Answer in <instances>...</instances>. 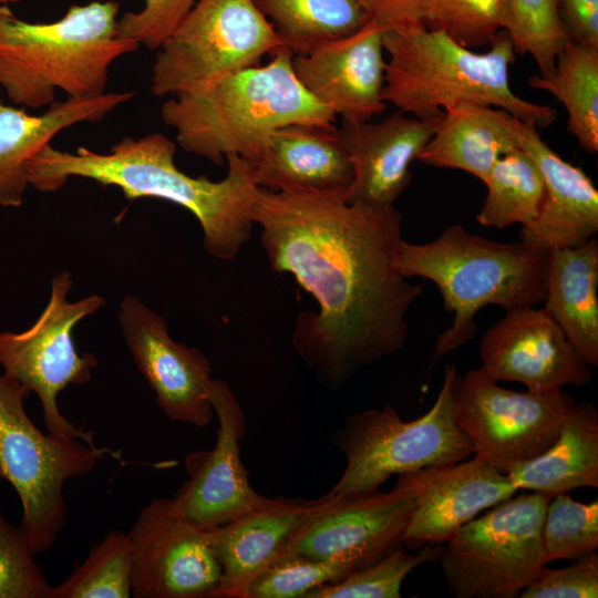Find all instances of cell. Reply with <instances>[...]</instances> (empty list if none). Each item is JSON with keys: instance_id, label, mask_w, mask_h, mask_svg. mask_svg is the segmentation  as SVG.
<instances>
[{"instance_id": "obj_1", "label": "cell", "mask_w": 598, "mask_h": 598, "mask_svg": "<svg viewBox=\"0 0 598 598\" xmlns=\"http://www.w3.org/2000/svg\"><path fill=\"white\" fill-rule=\"evenodd\" d=\"M250 215L271 269L292 275L317 301V311L298 315L292 343L323 386L336 390L402 350L423 286L395 267L403 216L394 205L258 187Z\"/></svg>"}, {"instance_id": "obj_2", "label": "cell", "mask_w": 598, "mask_h": 598, "mask_svg": "<svg viewBox=\"0 0 598 598\" xmlns=\"http://www.w3.org/2000/svg\"><path fill=\"white\" fill-rule=\"evenodd\" d=\"M175 144L161 133L124 137L109 153L79 147L63 152L51 144L28 162L29 185L41 192L60 189L70 177L118 187L125 198L155 197L182 206L198 220L208 254L231 260L250 236L256 189L255 165L237 155L226 157L220 181L193 177L175 164Z\"/></svg>"}, {"instance_id": "obj_3", "label": "cell", "mask_w": 598, "mask_h": 598, "mask_svg": "<svg viewBox=\"0 0 598 598\" xmlns=\"http://www.w3.org/2000/svg\"><path fill=\"white\" fill-rule=\"evenodd\" d=\"M264 65L247 68L175 94L163 122L186 152L221 165L228 155L257 162L270 134L289 124L333 126L336 115L299 83L293 54L277 49Z\"/></svg>"}, {"instance_id": "obj_4", "label": "cell", "mask_w": 598, "mask_h": 598, "mask_svg": "<svg viewBox=\"0 0 598 598\" xmlns=\"http://www.w3.org/2000/svg\"><path fill=\"white\" fill-rule=\"evenodd\" d=\"M485 52L464 47L443 31L416 25L386 28L383 100L420 118L437 117L460 102L507 111L520 121L547 127L556 110L526 101L509 85L516 51L501 30Z\"/></svg>"}, {"instance_id": "obj_5", "label": "cell", "mask_w": 598, "mask_h": 598, "mask_svg": "<svg viewBox=\"0 0 598 598\" xmlns=\"http://www.w3.org/2000/svg\"><path fill=\"white\" fill-rule=\"evenodd\" d=\"M116 1L73 4L53 22L19 19L0 4V86L16 104L39 109L105 93L111 64L140 44L118 32Z\"/></svg>"}, {"instance_id": "obj_6", "label": "cell", "mask_w": 598, "mask_h": 598, "mask_svg": "<svg viewBox=\"0 0 598 598\" xmlns=\"http://www.w3.org/2000/svg\"><path fill=\"white\" fill-rule=\"evenodd\" d=\"M548 254L520 240H489L458 224L430 243L402 239L395 257L399 272L434 282L444 309L454 313L451 327L436 341L434 358L445 357L474 338L475 315L483 307L497 305L508 311L544 302Z\"/></svg>"}, {"instance_id": "obj_7", "label": "cell", "mask_w": 598, "mask_h": 598, "mask_svg": "<svg viewBox=\"0 0 598 598\" xmlns=\"http://www.w3.org/2000/svg\"><path fill=\"white\" fill-rule=\"evenodd\" d=\"M462 377L445 368L444 380L431 409L404 422L390 405L351 414L333 435V445L347 465L328 494L378 489L392 475L466 460L475 454L456 421Z\"/></svg>"}, {"instance_id": "obj_8", "label": "cell", "mask_w": 598, "mask_h": 598, "mask_svg": "<svg viewBox=\"0 0 598 598\" xmlns=\"http://www.w3.org/2000/svg\"><path fill=\"white\" fill-rule=\"evenodd\" d=\"M29 394L11 375H0V480L18 493L19 527L39 554L53 547L66 524L65 482L90 473L109 451L79 439L44 434L25 412Z\"/></svg>"}, {"instance_id": "obj_9", "label": "cell", "mask_w": 598, "mask_h": 598, "mask_svg": "<svg viewBox=\"0 0 598 598\" xmlns=\"http://www.w3.org/2000/svg\"><path fill=\"white\" fill-rule=\"evenodd\" d=\"M551 496L532 492L458 527L440 563L457 598H515L547 566L542 529Z\"/></svg>"}, {"instance_id": "obj_10", "label": "cell", "mask_w": 598, "mask_h": 598, "mask_svg": "<svg viewBox=\"0 0 598 598\" xmlns=\"http://www.w3.org/2000/svg\"><path fill=\"white\" fill-rule=\"evenodd\" d=\"M283 47L254 0H197L158 48L151 91L178 94L260 64Z\"/></svg>"}, {"instance_id": "obj_11", "label": "cell", "mask_w": 598, "mask_h": 598, "mask_svg": "<svg viewBox=\"0 0 598 598\" xmlns=\"http://www.w3.org/2000/svg\"><path fill=\"white\" fill-rule=\"evenodd\" d=\"M70 272L56 275L49 302L38 320L22 332H0V365L41 402L49 433L79 439L94 446L93 434L76 429L60 411L58 394L69 384H84L92 378L97 359L80 354L72 339L75 324L105 305L93 295L76 302L68 300Z\"/></svg>"}, {"instance_id": "obj_12", "label": "cell", "mask_w": 598, "mask_h": 598, "mask_svg": "<svg viewBox=\"0 0 598 598\" xmlns=\"http://www.w3.org/2000/svg\"><path fill=\"white\" fill-rule=\"evenodd\" d=\"M574 404L563 391L544 395L502 388L477 368L462 377L456 421L475 454L507 474L553 445Z\"/></svg>"}, {"instance_id": "obj_13", "label": "cell", "mask_w": 598, "mask_h": 598, "mask_svg": "<svg viewBox=\"0 0 598 598\" xmlns=\"http://www.w3.org/2000/svg\"><path fill=\"white\" fill-rule=\"evenodd\" d=\"M415 507L414 494L394 486L327 494L312 501L281 551L311 558L341 557L355 570L401 546Z\"/></svg>"}, {"instance_id": "obj_14", "label": "cell", "mask_w": 598, "mask_h": 598, "mask_svg": "<svg viewBox=\"0 0 598 598\" xmlns=\"http://www.w3.org/2000/svg\"><path fill=\"white\" fill-rule=\"evenodd\" d=\"M132 597L213 598L221 569L205 530L173 498H153L128 532Z\"/></svg>"}, {"instance_id": "obj_15", "label": "cell", "mask_w": 598, "mask_h": 598, "mask_svg": "<svg viewBox=\"0 0 598 598\" xmlns=\"http://www.w3.org/2000/svg\"><path fill=\"white\" fill-rule=\"evenodd\" d=\"M210 401L218 420L215 445L185 456L188 480L173 497L184 515L204 530L224 525L268 499L251 486L243 464L240 443L246 435V416L226 381L213 379Z\"/></svg>"}, {"instance_id": "obj_16", "label": "cell", "mask_w": 598, "mask_h": 598, "mask_svg": "<svg viewBox=\"0 0 598 598\" xmlns=\"http://www.w3.org/2000/svg\"><path fill=\"white\" fill-rule=\"evenodd\" d=\"M481 369L494 381L519 382L528 392L550 395L590 382V365L543 307L508 310L483 336Z\"/></svg>"}, {"instance_id": "obj_17", "label": "cell", "mask_w": 598, "mask_h": 598, "mask_svg": "<svg viewBox=\"0 0 598 598\" xmlns=\"http://www.w3.org/2000/svg\"><path fill=\"white\" fill-rule=\"evenodd\" d=\"M118 321L134 362L168 419L197 427L215 417L208 359L169 336L165 320L140 298H123Z\"/></svg>"}, {"instance_id": "obj_18", "label": "cell", "mask_w": 598, "mask_h": 598, "mask_svg": "<svg viewBox=\"0 0 598 598\" xmlns=\"http://www.w3.org/2000/svg\"><path fill=\"white\" fill-rule=\"evenodd\" d=\"M386 27L370 19L357 32L292 58L302 87L342 121H370L386 107L383 100Z\"/></svg>"}, {"instance_id": "obj_19", "label": "cell", "mask_w": 598, "mask_h": 598, "mask_svg": "<svg viewBox=\"0 0 598 598\" xmlns=\"http://www.w3.org/2000/svg\"><path fill=\"white\" fill-rule=\"evenodd\" d=\"M415 507L403 535L408 544H441L481 512L514 496L518 488L477 454L445 465L399 475Z\"/></svg>"}, {"instance_id": "obj_20", "label": "cell", "mask_w": 598, "mask_h": 598, "mask_svg": "<svg viewBox=\"0 0 598 598\" xmlns=\"http://www.w3.org/2000/svg\"><path fill=\"white\" fill-rule=\"evenodd\" d=\"M442 115L420 118L398 110L379 122L342 121L337 132L353 168L346 200L375 208L393 206L410 184L412 162L431 140Z\"/></svg>"}, {"instance_id": "obj_21", "label": "cell", "mask_w": 598, "mask_h": 598, "mask_svg": "<svg viewBox=\"0 0 598 598\" xmlns=\"http://www.w3.org/2000/svg\"><path fill=\"white\" fill-rule=\"evenodd\" d=\"M519 147L537 165L544 196L534 221L523 226L520 241L549 251L577 247L598 231V190L579 167L565 161L538 134L537 127L520 122Z\"/></svg>"}, {"instance_id": "obj_22", "label": "cell", "mask_w": 598, "mask_h": 598, "mask_svg": "<svg viewBox=\"0 0 598 598\" xmlns=\"http://www.w3.org/2000/svg\"><path fill=\"white\" fill-rule=\"evenodd\" d=\"M312 501L278 496L205 530L221 574L213 598H247L252 581L281 553Z\"/></svg>"}, {"instance_id": "obj_23", "label": "cell", "mask_w": 598, "mask_h": 598, "mask_svg": "<svg viewBox=\"0 0 598 598\" xmlns=\"http://www.w3.org/2000/svg\"><path fill=\"white\" fill-rule=\"evenodd\" d=\"M254 165L257 185L275 192L346 194L353 179L334 125L298 123L277 128Z\"/></svg>"}, {"instance_id": "obj_24", "label": "cell", "mask_w": 598, "mask_h": 598, "mask_svg": "<svg viewBox=\"0 0 598 598\" xmlns=\"http://www.w3.org/2000/svg\"><path fill=\"white\" fill-rule=\"evenodd\" d=\"M136 92H111L53 102L40 115L7 105L0 99V205L18 207L29 185L28 162L61 131L102 121Z\"/></svg>"}, {"instance_id": "obj_25", "label": "cell", "mask_w": 598, "mask_h": 598, "mask_svg": "<svg viewBox=\"0 0 598 598\" xmlns=\"http://www.w3.org/2000/svg\"><path fill=\"white\" fill-rule=\"evenodd\" d=\"M520 120L505 110L474 102L447 106L417 161L464 171L484 181L504 155L520 148Z\"/></svg>"}, {"instance_id": "obj_26", "label": "cell", "mask_w": 598, "mask_h": 598, "mask_svg": "<svg viewBox=\"0 0 598 598\" xmlns=\"http://www.w3.org/2000/svg\"><path fill=\"white\" fill-rule=\"evenodd\" d=\"M598 239L549 250L545 306L590 367L598 365Z\"/></svg>"}, {"instance_id": "obj_27", "label": "cell", "mask_w": 598, "mask_h": 598, "mask_svg": "<svg viewBox=\"0 0 598 598\" xmlns=\"http://www.w3.org/2000/svg\"><path fill=\"white\" fill-rule=\"evenodd\" d=\"M507 476L519 489L555 496L598 487V411L587 401L573 405L557 440L540 455L515 465Z\"/></svg>"}, {"instance_id": "obj_28", "label": "cell", "mask_w": 598, "mask_h": 598, "mask_svg": "<svg viewBox=\"0 0 598 598\" xmlns=\"http://www.w3.org/2000/svg\"><path fill=\"white\" fill-rule=\"evenodd\" d=\"M369 18L386 28L416 25L443 31L464 47L489 45L504 30L508 0H360Z\"/></svg>"}, {"instance_id": "obj_29", "label": "cell", "mask_w": 598, "mask_h": 598, "mask_svg": "<svg viewBox=\"0 0 598 598\" xmlns=\"http://www.w3.org/2000/svg\"><path fill=\"white\" fill-rule=\"evenodd\" d=\"M532 87L547 91L566 109L567 130L588 153L598 151V47L568 39L551 75H534Z\"/></svg>"}, {"instance_id": "obj_30", "label": "cell", "mask_w": 598, "mask_h": 598, "mask_svg": "<svg viewBox=\"0 0 598 598\" xmlns=\"http://www.w3.org/2000/svg\"><path fill=\"white\" fill-rule=\"evenodd\" d=\"M293 55L360 30L369 16L360 0H254Z\"/></svg>"}, {"instance_id": "obj_31", "label": "cell", "mask_w": 598, "mask_h": 598, "mask_svg": "<svg viewBox=\"0 0 598 598\" xmlns=\"http://www.w3.org/2000/svg\"><path fill=\"white\" fill-rule=\"evenodd\" d=\"M487 193L476 215L483 226L506 228L529 225L537 217L543 196L542 174L522 148L502 156L483 181Z\"/></svg>"}, {"instance_id": "obj_32", "label": "cell", "mask_w": 598, "mask_h": 598, "mask_svg": "<svg viewBox=\"0 0 598 598\" xmlns=\"http://www.w3.org/2000/svg\"><path fill=\"white\" fill-rule=\"evenodd\" d=\"M132 597V545L128 533L111 530L86 559L60 585L51 598Z\"/></svg>"}, {"instance_id": "obj_33", "label": "cell", "mask_w": 598, "mask_h": 598, "mask_svg": "<svg viewBox=\"0 0 598 598\" xmlns=\"http://www.w3.org/2000/svg\"><path fill=\"white\" fill-rule=\"evenodd\" d=\"M504 30L516 53L534 59L539 75L554 73L556 59L569 39L558 0H508Z\"/></svg>"}, {"instance_id": "obj_34", "label": "cell", "mask_w": 598, "mask_h": 598, "mask_svg": "<svg viewBox=\"0 0 598 598\" xmlns=\"http://www.w3.org/2000/svg\"><path fill=\"white\" fill-rule=\"evenodd\" d=\"M546 564L577 559L598 549V499L574 501L557 494L546 506L542 529Z\"/></svg>"}, {"instance_id": "obj_35", "label": "cell", "mask_w": 598, "mask_h": 598, "mask_svg": "<svg viewBox=\"0 0 598 598\" xmlns=\"http://www.w3.org/2000/svg\"><path fill=\"white\" fill-rule=\"evenodd\" d=\"M354 570L353 564L341 557L311 558L281 551L252 581L247 598H303Z\"/></svg>"}, {"instance_id": "obj_36", "label": "cell", "mask_w": 598, "mask_h": 598, "mask_svg": "<svg viewBox=\"0 0 598 598\" xmlns=\"http://www.w3.org/2000/svg\"><path fill=\"white\" fill-rule=\"evenodd\" d=\"M434 545L427 544L417 554L408 553L399 546L341 580L308 591L303 598H400L406 576L421 564L440 557L441 549Z\"/></svg>"}, {"instance_id": "obj_37", "label": "cell", "mask_w": 598, "mask_h": 598, "mask_svg": "<svg viewBox=\"0 0 598 598\" xmlns=\"http://www.w3.org/2000/svg\"><path fill=\"white\" fill-rule=\"evenodd\" d=\"M19 526L0 512V598H51L52 586Z\"/></svg>"}, {"instance_id": "obj_38", "label": "cell", "mask_w": 598, "mask_h": 598, "mask_svg": "<svg viewBox=\"0 0 598 598\" xmlns=\"http://www.w3.org/2000/svg\"><path fill=\"white\" fill-rule=\"evenodd\" d=\"M520 598L598 597V554L581 556L564 568L544 567L519 592Z\"/></svg>"}, {"instance_id": "obj_39", "label": "cell", "mask_w": 598, "mask_h": 598, "mask_svg": "<svg viewBox=\"0 0 598 598\" xmlns=\"http://www.w3.org/2000/svg\"><path fill=\"white\" fill-rule=\"evenodd\" d=\"M197 0H144L137 12H126L118 19L122 37L158 49Z\"/></svg>"}, {"instance_id": "obj_40", "label": "cell", "mask_w": 598, "mask_h": 598, "mask_svg": "<svg viewBox=\"0 0 598 598\" xmlns=\"http://www.w3.org/2000/svg\"><path fill=\"white\" fill-rule=\"evenodd\" d=\"M568 38L598 47V0H558Z\"/></svg>"}, {"instance_id": "obj_41", "label": "cell", "mask_w": 598, "mask_h": 598, "mask_svg": "<svg viewBox=\"0 0 598 598\" xmlns=\"http://www.w3.org/2000/svg\"><path fill=\"white\" fill-rule=\"evenodd\" d=\"M19 0H0V4H7V3H10V2H17Z\"/></svg>"}]
</instances>
